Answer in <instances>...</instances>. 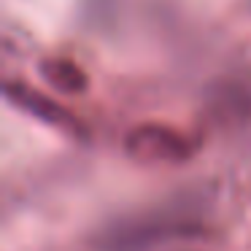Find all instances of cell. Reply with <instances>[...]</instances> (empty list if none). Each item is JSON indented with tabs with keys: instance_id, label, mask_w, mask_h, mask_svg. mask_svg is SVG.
Wrapping results in <instances>:
<instances>
[{
	"instance_id": "obj_1",
	"label": "cell",
	"mask_w": 251,
	"mask_h": 251,
	"mask_svg": "<svg viewBox=\"0 0 251 251\" xmlns=\"http://www.w3.org/2000/svg\"><path fill=\"white\" fill-rule=\"evenodd\" d=\"M125 151L141 165H181L195 157V141L170 125L143 122L127 132Z\"/></svg>"
},
{
	"instance_id": "obj_3",
	"label": "cell",
	"mask_w": 251,
	"mask_h": 251,
	"mask_svg": "<svg viewBox=\"0 0 251 251\" xmlns=\"http://www.w3.org/2000/svg\"><path fill=\"white\" fill-rule=\"evenodd\" d=\"M38 73L54 92L60 95H84L89 87V76L84 73V68L71 57L51 54L44 57L38 62Z\"/></svg>"
},
{
	"instance_id": "obj_2",
	"label": "cell",
	"mask_w": 251,
	"mask_h": 251,
	"mask_svg": "<svg viewBox=\"0 0 251 251\" xmlns=\"http://www.w3.org/2000/svg\"><path fill=\"white\" fill-rule=\"evenodd\" d=\"M3 98H6L14 108L22 111V114L44 122V125H49L51 130L62 132V135L78 138V141L87 138L84 122L78 119L71 108H65L60 100H54L51 95L41 92L38 87L22 81V78H6V81H3Z\"/></svg>"
}]
</instances>
